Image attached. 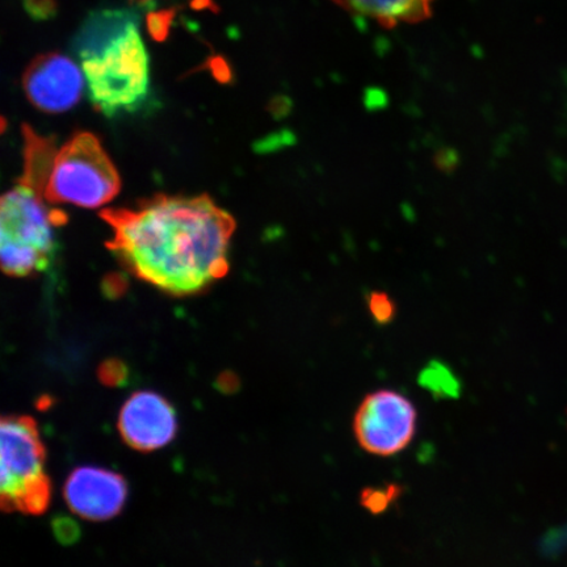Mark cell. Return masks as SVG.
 <instances>
[{"mask_svg":"<svg viewBox=\"0 0 567 567\" xmlns=\"http://www.w3.org/2000/svg\"><path fill=\"white\" fill-rule=\"evenodd\" d=\"M401 493L400 486L389 485L384 488H367L361 494V505L372 514H381L386 512L388 507L399 498Z\"/></svg>","mask_w":567,"mask_h":567,"instance_id":"13","label":"cell"},{"mask_svg":"<svg viewBox=\"0 0 567 567\" xmlns=\"http://www.w3.org/2000/svg\"><path fill=\"white\" fill-rule=\"evenodd\" d=\"M137 2L145 3V2H148V0H137Z\"/></svg>","mask_w":567,"mask_h":567,"instance_id":"21","label":"cell"},{"mask_svg":"<svg viewBox=\"0 0 567 567\" xmlns=\"http://www.w3.org/2000/svg\"><path fill=\"white\" fill-rule=\"evenodd\" d=\"M421 385L439 396H456L460 392V382L455 374L439 361H431L420 375Z\"/></svg>","mask_w":567,"mask_h":567,"instance_id":"12","label":"cell"},{"mask_svg":"<svg viewBox=\"0 0 567 567\" xmlns=\"http://www.w3.org/2000/svg\"><path fill=\"white\" fill-rule=\"evenodd\" d=\"M23 89L35 109L63 113L80 103L84 78L82 70L69 56L49 53L38 56L25 70Z\"/></svg>","mask_w":567,"mask_h":567,"instance_id":"8","label":"cell"},{"mask_svg":"<svg viewBox=\"0 0 567 567\" xmlns=\"http://www.w3.org/2000/svg\"><path fill=\"white\" fill-rule=\"evenodd\" d=\"M437 167L443 169V172H452L453 168L457 166L458 155L455 151H451V148H444L436 155Z\"/></svg>","mask_w":567,"mask_h":567,"instance_id":"19","label":"cell"},{"mask_svg":"<svg viewBox=\"0 0 567 567\" xmlns=\"http://www.w3.org/2000/svg\"><path fill=\"white\" fill-rule=\"evenodd\" d=\"M212 66L216 69V75H221V78L223 75H229L228 65L221 59L213 60Z\"/></svg>","mask_w":567,"mask_h":567,"instance_id":"20","label":"cell"},{"mask_svg":"<svg viewBox=\"0 0 567 567\" xmlns=\"http://www.w3.org/2000/svg\"><path fill=\"white\" fill-rule=\"evenodd\" d=\"M347 11L386 27L413 23L430 16L434 0H334Z\"/></svg>","mask_w":567,"mask_h":567,"instance_id":"11","label":"cell"},{"mask_svg":"<svg viewBox=\"0 0 567 567\" xmlns=\"http://www.w3.org/2000/svg\"><path fill=\"white\" fill-rule=\"evenodd\" d=\"M174 18L175 11L173 10L148 13L147 30L155 41H165L167 39Z\"/></svg>","mask_w":567,"mask_h":567,"instance_id":"15","label":"cell"},{"mask_svg":"<svg viewBox=\"0 0 567 567\" xmlns=\"http://www.w3.org/2000/svg\"><path fill=\"white\" fill-rule=\"evenodd\" d=\"M417 411L395 390H375L365 396L353 417V434L371 455L390 457L405 451L416 432Z\"/></svg>","mask_w":567,"mask_h":567,"instance_id":"6","label":"cell"},{"mask_svg":"<svg viewBox=\"0 0 567 567\" xmlns=\"http://www.w3.org/2000/svg\"><path fill=\"white\" fill-rule=\"evenodd\" d=\"M99 379L104 385L120 386L126 381V368L118 360L105 361L99 370Z\"/></svg>","mask_w":567,"mask_h":567,"instance_id":"16","label":"cell"},{"mask_svg":"<svg viewBox=\"0 0 567 567\" xmlns=\"http://www.w3.org/2000/svg\"><path fill=\"white\" fill-rule=\"evenodd\" d=\"M122 181L101 141L81 132L55 152L45 197L51 204L96 209L117 196Z\"/></svg>","mask_w":567,"mask_h":567,"instance_id":"4","label":"cell"},{"mask_svg":"<svg viewBox=\"0 0 567 567\" xmlns=\"http://www.w3.org/2000/svg\"><path fill=\"white\" fill-rule=\"evenodd\" d=\"M63 494L75 515L103 522L122 513L127 485L122 474L97 466H81L70 474Z\"/></svg>","mask_w":567,"mask_h":567,"instance_id":"9","label":"cell"},{"mask_svg":"<svg viewBox=\"0 0 567 567\" xmlns=\"http://www.w3.org/2000/svg\"><path fill=\"white\" fill-rule=\"evenodd\" d=\"M24 9L34 20H49L55 16V0H23Z\"/></svg>","mask_w":567,"mask_h":567,"instance_id":"18","label":"cell"},{"mask_svg":"<svg viewBox=\"0 0 567 567\" xmlns=\"http://www.w3.org/2000/svg\"><path fill=\"white\" fill-rule=\"evenodd\" d=\"M367 303L375 323L384 326L393 321L396 309L389 295L375 290L367 296Z\"/></svg>","mask_w":567,"mask_h":567,"instance_id":"14","label":"cell"},{"mask_svg":"<svg viewBox=\"0 0 567 567\" xmlns=\"http://www.w3.org/2000/svg\"><path fill=\"white\" fill-rule=\"evenodd\" d=\"M106 248L137 279L162 292H202L229 271L236 221L207 195H157L134 209H103Z\"/></svg>","mask_w":567,"mask_h":567,"instance_id":"1","label":"cell"},{"mask_svg":"<svg viewBox=\"0 0 567 567\" xmlns=\"http://www.w3.org/2000/svg\"><path fill=\"white\" fill-rule=\"evenodd\" d=\"M53 530L56 538L62 544H73L80 537V528L70 517L60 516L53 522Z\"/></svg>","mask_w":567,"mask_h":567,"instance_id":"17","label":"cell"},{"mask_svg":"<svg viewBox=\"0 0 567 567\" xmlns=\"http://www.w3.org/2000/svg\"><path fill=\"white\" fill-rule=\"evenodd\" d=\"M137 25L102 54L81 61L90 101L106 117L136 111L148 96V55Z\"/></svg>","mask_w":567,"mask_h":567,"instance_id":"5","label":"cell"},{"mask_svg":"<svg viewBox=\"0 0 567 567\" xmlns=\"http://www.w3.org/2000/svg\"><path fill=\"white\" fill-rule=\"evenodd\" d=\"M138 13L130 10H103L91 12L78 31L73 49L80 60L102 54L106 48L138 24Z\"/></svg>","mask_w":567,"mask_h":567,"instance_id":"10","label":"cell"},{"mask_svg":"<svg viewBox=\"0 0 567 567\" xmlns=\"http://www.w3.org/2000/svg\"><path fill=\"white\" fill-rule=\"evenodd\" d=\"M0 495L4 512L44 514L51 505L52 485L45 472V446L30 416H4Z\"/></svg>","mask_w":567,"mask_h":567,"instance_id":"3","label":"cell"},{"mask_svg":"<svg viewBox=\"0 0 567 567\" xmlns=\"http://www.w3.org/2000/svg\"><path fill=\"white\" fill-rule=\"evenodd\" d=\"M117 429L133 450L157 451L172 443L177 434L176 411L165 396L142 390L125 401Z\"/></svg>","mask_w":567,"mask_h":567,"instance_id":"7","label":"cell"},{"mask_svg":"<svg viewBox=\"0 0 567 567\" xmlns=\"http://www.w3.org/2000/svg\"><path fill=\"white\" fill-rule=\"evenodd\" d=\"M24 173L0 205V257L11 278L44 272L55 252V226L66 221L48 207L45 188L56 152L54 140L25 125Z\"/></svg>","mask_w":567,"mask_h":567,"instance_id":"2","label":"cell"}]
</instances>
